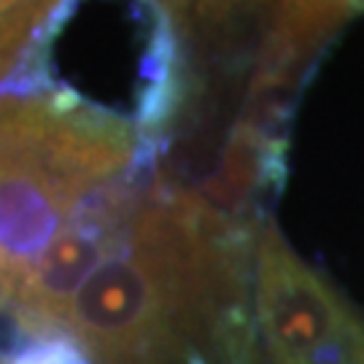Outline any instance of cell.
Returning <instances> with one entry per match:
<instances>
[{
    "label": "cell",
    "instance_id": "1",
    "mask_svg": "<svg viewBox=\"0 0 364 364\" xmlns=\"http://www.w3.org/2000/svg\"><path fill=\"white\" fill-rule=\"evenodd\" d=\"M251 262L254 324L267 364H364L359 311L289 248L273 221L257 230Z\"/></svg>",
    "mask_w": 364,
    "mask_h": 364
},
{
    "label": "cell",
    "instance_id": "4",
    "mask_svg": "<svg viewBox=\"0 0 364 364\" xmlns=\"http://www.w3.org/2000/svg\"><path fill=\"white\" fill-rule=\"evenodd\" d=\"M156 3L165 6L176 19L200 27L219 25L230 11V0H156Z\"/></svg>",
    "mask_w": 364,
    "mask_h": 364
},
{
    "label": "cell",
    "instance_id": "2",
    "mask_svg": "<svg viewBox=\"0 0 364 364\" xmlns=\"http://www.w3.org/2000/svg\"><path fill=\"white\" fill-rule=\"evenodd\" d=\"M92 197L57 178L25 149L3 146V291L38 262Z\"/></svg>",
    "mask_w": 364,
    "mask_h": 364
},
{
    "label": "cell",
    "instance_id": "3",
    "mask_svg": "<svg viewBox=\"0 0 364 364\" xmlns=\"http://www.w3.org/2000/svg\"><path fill=\"white\" fill-rule=\"evenodd\" d=\"M9 364H90L73 340L63 335L25 338V346L11 353Z\"/></svg>",
    "mask_w": 364,
    "mask_h": 364
}]
</instances>
